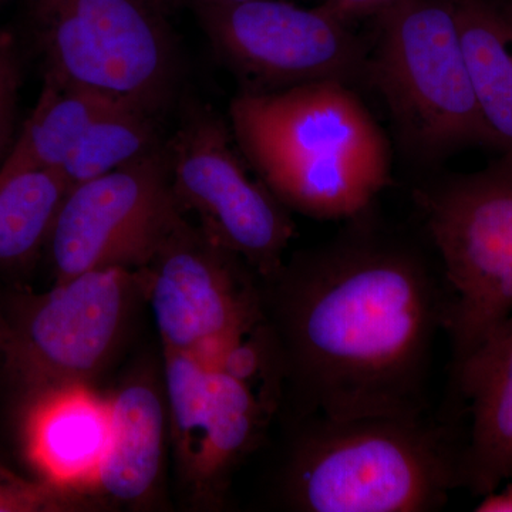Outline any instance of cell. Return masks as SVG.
<instances>
[{
	"mask_svg": "<svg viewBox=\"0 0 512 512\" xmlns=\"http://www.w3.org/2000/svg\"><path fill=\"white\" fill-rule=\"evenodd\" d=\"M171 180L181 210L261 279L284 265L295 235L291 212L249 174L232 130L204 106L188 107L167 143Z\"/></svg>",
	"mask_w": 512,
	"mask_h": 512,
	"instance_id": "9",
	"label": "cell"
},
{
	"mask_svg": "<svg viewBox=\"0 0 512 512\" xmlns=\"http://www.w3.org/2000/svg\"><path fill=\"white\" fill-rule=\"evenodd\" d=\"M47 79L163 114L181 77L165 13L148 0H30Z\"/></svg>",
	"mask_w": 512,
	"mask_h": 512,
	"instance_id": "6",
	"label": "cell"
},
{
	"mask_svg": "<svg viewBox=\"0 0 512 512\" xmlns=\"http://www.w3.org/2000/svg\"><path fill=\"white\" fill-rule=\"evenodd\" d=\"M26 436L43 480L76 491L96 485L109 447V400L90 386L36 397L30 400Z\"/></svg>",
	"mask_w": 512,
	"mask_h": 512,
	"instance_id": "14",
	"label": "cell"
},
{
	"mask_svg": "<svg viewBox=\"0 0 512 512\" xmlns=\"http://www.w3.org/2000/svg\"><path fill=\"white\" fill-rule=\"evenodd\" d=\"M478 109L500 154H512V8L453 0Z\"/></svg>",
	"mask_w": 512,
	"mask_h": 512,
	"instance_id": "16",
	"label": "cell"
},
{
	"mask_svg": "<svg viewBox=\"0 0 512 512\" xmlns=\"http://www.w3.org/2000/svg\"><path fill=\"white\" fill-rule=\"evenodd\" d=\"M148 2L153 3V5L157 6L161 12L165 13V15H168V13H170L171 10L177 6V3L180 2V0H148Z\"/></svg>",
	"mask_w": 512,
	"mask_h": 512,
	"instance_id": "24",
	"label": "cell"
},
{
	"mask_svg": "<svg viewBox=\"0 0 512 512\" xmlns=\"http://www.w3.org/2000/svg\"><path fill=\"white\" fill-rule=\"evenodd\" d=\"M451 292L450 375L512 313V154L414 191Z\"/></svg>",
	"mask_w": 512,
	"mask_h": 512,
	"instance_id": "5",
	"label": "cell"
},
{
	"mask_svg": "<svg viewBox=\"0 0 512 512\" xmlns=\"http://www.w3.org/2000/svg\"><path fill=\"white\" fill-rule=\"evenodd\" d=\"M74 495L50 481H28L0 466V512L69 510Z\"/></svg>",
	"mask_w": 512,
	"mask_h": 512,
	"instance_id": "20",
	"label": "cell"
},
{
	"mask_svg": "<svg viewBox=\"0 0 512 512\" xmlns=\"http://www.w3.org/2000/svg\"><path fill=\"white\" fill-rule=\"evenodd\" d=\"M446 412H466L461 488L487 497L512 477V313L450 375Z\"/></svg>",
	"mask_w": 512,
	"mask_h": 512,
	"instance_id": "13",
	"label": "cell"
},
{
	"mask_svg": "<svg viewBox=\"0 0 512 512\" xmlns=\"http://www.w3.org/2000/svg\"><path fill=\"white\" fill-rule=\"evenodd\" d=\"M137 274L164 350L208 357L264 320L261 278L185 217Z\"/></svg>",
	"mask_w": 512,
	"mask_h": 512,
	"instance_id": "11",
	"label": "cell"
},
{
	"mask_svg": "<svg viewBox=\"0 0 512 512\" xmlns=\"http://www.w3.org/2000/svg\"><path fill=\"white\" fill-rule=\"evenodd\" d=\"M140 296L137 272L110 268L22 299L0 326V348L29 400L90 386L119 348Z\"/></svg>",
	"mask_w": 512,
	"mask_h": 512,
	"instance_id": "7",
	"label": "cell"
},
{
	"mask_svg": "<svg viewBox=\"0 0 512 512\" xmlns=\"http://www.w3.org/2000/svg\"><path fill=\"white\" fill-rule=\"evenodd\" d=\"M168 437L181 483L220 503L232 474L258 446L271 409L254 389L191 353L164 350Z\"/></svg>",
	"mask_w": 512,
	"mask_h": 512,
	"instance_id": "12",
	"label": "cell"
},
{
	"mask_svg": "<svg viewBox=\"0 0 512 512\" xmlns=\"http://www.w3.org/2000/svg\"><path fill=\"white\" fill-rule=\"evenodd\" d=\"M279 503L301 512H431L461 488L464 433L444 412L289 421Z\"/></svg>",
	"mask_w": 512,
	"mask_h": 512,
	"instance_id": "3",
	"label": "cell"
},
{
	"mask_svg": "<svg viewBox=\"0 0 512 512\" xmlns=\"http://www.w3.org/2000/svg\"><path fill=\"white\" fill-rule=\"evenodd\" d=\"M476 511L480 512H512V484L507 485L503 491H494L493 494L481 498Z\"/></svg>",
	"mask_w": 512,
	"mask_h": 512,
	"instance_id": "23",
	"label": "cell"
},
{
	"mask_svg": "<svg viewBox=\"0 0 512 512\" xmlns=\"http://www.w3.org/2000/svg\"><path fill=\"white\" fill-rule=\"evenodd\" d=\"M20 67L18 52L9 36L0 35V164L10 150L18 109Z\"/></svg>",
	"mask_w": 512,
	"mask_h": 512,
	"instance_id": "21",
	"label": "cell"
},
{
	"mask_svg": "<svg viewBox=\"0 0 512 512\" xmlns=\"http://www.w3.org/2000/svg\"><path fill=\"white\" fill-rule=\"evenodd\" d=\"M326 244L261 279L289 421L431 413L437 338L451 292L439 258L387 227L373 207Z\"/></svg>",
	"mask_w": 512,
	"mask_h": 512,
	"instance_id": "1",
	"label": "cell"
},
{
	"mask_svg": "<svg viewBox=\"0 0 512 512\" xmlns=\"http://www.w3.org/2000/svg\"><path fill=\"white\" fill-rule=\"evenodd\" d=\"M110 437L96 485L113 500L144 503L157 488L168 434L164 382L133 373L109 397Z\"/></svg>",
	"mask_w": 512,
	"mask_h": 512,
	"instance_id": "15",
	"label": "cell"
},
{
	"mask_svg": "<svg viewBox=\"0 0 512 512\" xmlns=\"http://www.w3.org/2000/svg\"><path fill=\"white\" fill-rule=\"evenodd\" d=\"M501 2H504L505 5H508L510 8H512V0H501Z\"/></svg>",
	"mask_w": 512,
	"mask_h": 512,
	"instance_id": "26",
	"label": "cell"
},
{
	"mask_svg": "<svg viewBox=\"0 0 512 512\" xmlns=\"http://www.w3.org/2000/svg\"><path fill=\"white\" fill-rule=\"evenodd\" d=\"M373 19L366 83L382 96L404 153L427 165L464 148L495 150L474 96L453 0H396Z\"/></svg>",
	"mask_w": 512,
	"mask_h": 512,
	"instance_id": "4",
	"label": "cell"
},
{
	"mask_svg": "<svg viewBox=\"0 0 512 512\" xmlns=\"http://www.w3.org/2000/svg\"><path fill=\"white\" fill-rule=\"evenodd\" d=\"M239 150L289 211L348 221L392 181V148L349 84L239 93L229 107Z\"/></svg>",
	"mask_w": 512,
	"mask_h": 512,
	"instance_id": "2",
	"label": "cell"
},
{
	"mask_svg": "<svg viewBox=\"0 0 512 512\" xmlns=\"http://www.w3.org/2000/svg\"><path fill=\"white\" fill-rule=\"evenodd\" d=\"M242 2H251V0H191V3H225V5Z\"/></svg>",
	"mask_w": 512,
	"mask_h": 512,
	"instance_id": "25",
	"label": "cell"
},
{
	"mask_svg": "<svg viewBox=\"0 0 512 512\" xmlns=\"http://www.w3.org/2000/svg\"><path fill=\"white\" fill-rule=\"evenodd\" d=\"M69 190L57 170L0 171V268H18L39 255Z\"/></svg>",
	"mask_w": 512,
	"mask_h": 512,
	"instance_id": "18",
	"label": "cell"
},
{
	"mask_svg": "<svg viewBox=\"0 0 512 512\" xmlns=\"http://www.w3.org/2000/svg\"><path fill=\"white\" fill-rule=\"evenodd\" d=\"M183 217L167 143L70 188L46 245L56 282L96 269L140 271Z\"/></svg>",
	"mask_w": 512,
	"mask_h": 512,
	"instance_id": "10",
	"label": "cell"
},
{
	"mask_svg": "<svg viewBox=\"0 0 512 512\" xmlns=\"http://www.w3.org/2000/svg\"><path fill=\"white\" fill-rule=\"evenodd\" d=\"M205 35L244 92L316 82L366 83L369 46L323 8L295 0L192 3Z\"/></svg>",
	"mask_w": 512,
	"mask_h": 512,
	"instance_id": "8",
	"label": "cell"
},
{
	"mask_svg": "<svg viewBox=\"0 0 512 512\" xmlns=\"http://www.w3.org/2000/svg\"><path fill=\"white\" fill-rule=\"evenodd\" d=\"M396 0H322L320 5L342 22L353 23L366 18H375L377 13L389 8Z\"/></svg>",
	"mask_w": 512,
	"mask_h": 512,
	"instance_id": "22",
	"label": "cell"
},
{
	"mask_svg": "<svg viewBox=\"0 0 512 512\" xmlns=\"http://www.w3.org/2000/svg\"><path fill=\"white\" fill-rule=\"evenodd\" d=\"M163 114L131 99L107 107L84 133L60 174L69 188L134 163L164 146Z\"/></svg>",
	"mask_w": 512,
	"mask_h": 512,
	"instance_id": "19",
	"label": "cell"
},
{
	"mask_svg": "<svg viewBox=\"0 0 512 512\" xmlns=\"http://www.w3.org/2000/svg\"><path fill=\"white\" fill-rule=\"evenodd\" d=\"M119 99L123 97L57 83L45 77L35 110L10 146L0 171L62 170L94 120Z\"/></svg>",
	"mask_w": 512,
	"mask_h": 512,
	"instance_id": "17",
	"label": "cell"
}]
</instances>
